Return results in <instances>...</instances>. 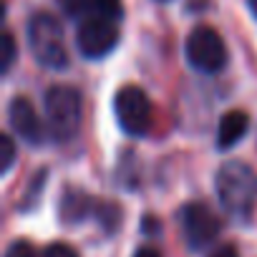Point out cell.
Segmentation results:
<instances>
[{
    "mask_svg": "<svg viewBox=\"0 0 257 257\" xmlns=\"http://www.w3.org/2000/svg\"><path fill=\"white\" fill-rule=\"evenodd\" d=\"M217 197L222 209L237 219L247 222L257 204V172L244 162H224L214 177Z\"/></svg>",
    "mask_w": 257,
    "mask_h": 257,
    "instance_id": "1",
    "label": "cell"
},
{
    "mask_svg": "<svg viewBox=\"0 0 257 257\" xmlns=\"http://www.w3.org/2000/svg\"><path fill=\"white\" fill-rule=\"evenodd\" d=\"M46 108V126L48 134L56 142H71L81 132V118H83V103L81 93L73 86H51L43 98Z\"/></svg>",
    "mask_w": 257,
    "mask_h": 257,
    "instance_id": "2",
    "label": "cell"
},
{
    "mask_svg": "<svg viewBox=\"0 0 257 257\" xmlns=\"http://www.w3.org/2000/svg\"><path fill=\"white\" fill-rule=\"evenodd\" d=\"M28 48L33 58L51 71H61L68 66V51L61 21L46 11L33 13L28 21Z\"/></svg>",
    "mask_w": 257,
    "mask_h": 257,
    "instance_id": "3",
    "label": "cell"
},
{
    "mask_svg": "<svg viewBox=\"0 0 257 257\" xmlns=\"http://www.w3.org/2000/svg\"><path fill=\"white\" fill-rule=\"evenodd\" d=\"M113 113L128 137H144L152 128V101L139 86H121L113 96Z\"/></svg>",
    "mask_w": 257,
    "mask_h": 257,
    "instance_id": "4",
    "label": "cell"
},
{
    "mask_svg": "<svg viewBox=\"0 0 257 257\" xmlns=\"http://www.w3.org/2000/svg\"><path fill=\"white\" fill-rule=\"evenodd\" d=\"M184 56L189 66L199 73H219L227 63V48L222 36L209 26H197L184 43Z\"/></svg>",
    "mask_w": 257,
    "mask_h": 257,
    "instance_id": "5",
    "label": "cell"
},
{
    "mask_svg": "<svg viewBox=\"0 0 257 257\" xmlns=\"http://www.w3.org/2000/svg\"><path fill=\"white\" fill-rule=\"evenodd\" d=\"M118 43V26L116 18L108 16H88L81 21L76 31V46L86 58H103Z\"/></svg>",
    "mask_w": 257,
    "mask_h": 257,
    "instance_id": "6",
    "label": "cell"
},
{
    "mask_svg": "<svg viewBox=\"0 0 257 257\" xmlns=\"http://www.w3.org/2000/svg\"><path fill=\"white\" fill-rule=\"evenodd\" d=\"M179 227L189 249H204L219 234V217L204 202H189L179 209Z\"/></svg>",
    "mask_w": 257,
    "mask_h": 257,
    "instance_id": "7",
    "label": "cell"
},
{
    "mask_svg": "<svg viewBox=\"0 0 257 257\" xmlns=\"http://www.w3.org/2000/svg\"><path fill=\"white\" fill-rule=\"evenodd\" d=\"M8 121L13 126V132L23 142H28L31 147H38V144L46 142V126H43L36 106L31 103V98L16 96L8 106Z\"/></svg>",
    "mask_w": 257,
    "mask_h": 257,
    "instance_id": "8",
    "label": "cell"
},
{
    "mask_svg": "<svg viewBox=\"0 0 257 257\" xmlns=\"http://www.w3.org/2000/svg\"><path fill=\"white\" fill-rule=\"evenodd\" d=\"M98 199H93L88 192L83 189H76V187H68L61 197V204H58V217L61 222L66 224H78L83 219H88L91 214L96 217L98 212Z\"/></svg>",
    "mask_w": 257,
    "mask_h": 257,
    "instance_id": "9",
    "label": "cell"
},
{
    "mask_svg": "<svg viewBox=\"0 0 257 257\" xmlns=\"http://www.w3.org/2000/svg\"><path fill=\"white\" fill-rule=\"evenodd\" d=\"M249 132V116L239 108L227 111L217 126V149H232Z\"/></svg>",
    "mask_w": 257,
    "mask_h": 257,
    "instance_id": "10",
    "label": "cell"
},
{
    "mask_svg": "<svg viewBox=\"0 0 257 257\" xmlns=\"http://www.w3.org/2000/svg\"><path fill=\"white\" fill-rule=\"evenodd\" d=\"M58 3L73 18H88V16L118 18L121 16V3L118 0H58Z\"/></svg>",
    "mask_w": 257,
    "mask_h": 257,
    "instance_id": "11",
    "label": "cell"
},
{
    "mask_svg": "<svg viewBox=\"0 0 257 257\" xmlns=\"http://www.w3.org/2000/svg\"><path fill=\"white\" fill-rule=\"evenodd\" d=\"M16 61V41H13V33H3V38H0V71L8 73L11 66Z\"/></svg>",
    "mask_w": 257,
    "mask_h": 257,
    "instance_id": "12",
    "label": "cell"
},
{
    "mask_svg": "<svg viewBox=\"0 0 257 257\" xmlns=\"http://www.w3.org/2000/svg\"><path fill=\"white\" fill-rule=\"evenodd\" d=\"M13 162H16V142L8 134H3L0 137V172L3 174L11 172Z\"/></svg>",
    "mask_w": 257,
    "mask_h": 257,
    "instance_id": "13",
    "label": "cell"
},
{
    "mask_svg": "<svg viewBox=\"0 0 257 257\" xmlns=\"http://www.w3.org/2000/svg\"><path fill=\"white\" fill-rule=\"evenodd\" d=\"M43 184H46V172H41V174H36V179L31 182V187H28V192L23 194V202H21V209H31L33 204H36V199H38V194L43 192Z\"/></svg>",
    "mask_w": 257,
    "mask_h": 257,
    "instance_id": "14",
    "label": "cell"
},
{
    "mask_svg": "<svg viewBox=\"0 0 257 257\" xmlns=\"http://www.w3.org/2000/svg\"><path fill=\"white\" fill-rule=\"evenodd\" d=\"M6 257H38V252H36V247H33L31 242L16 239V242H11V247L6 249Z\"/></svg>",
    "mask_w": 257,
    "mask_h": 257,
    "instance_id": "15",
    "label": "cell"
},
{
    "mask_svg": "<svg viewBox=\"0 0 257 257\" xmlns=\"http://www.w3.org/2000/svg\"><path fill=\"white\" fill-rule=\"evenodd\" d=\"M41 257H78V254H76V249H73L71 244H66V242H53V244H48V247L41 252Z\"/></svg>",
    "mask_w": 257,
    "mask_h": 257,
    "instance_id": "16",
    "label": "cell"
},
{
    "mask_svg": "<svg viewBox=\"0 0 257 257\" xmlns=\"http://www.w3.org/2000/svg\"><path fill=\"white\" fill-rule=\"evenodd\" d=\"M209 257H237V247H234V244H222V247H217Z\"/></svg>",
    "mask_w": 257,
    "mask_h": 257,
    "instance_id": "17",
    "label": "cell"
},
{
    "mask_svg": "<svg viewBox=\"0 0 257 257\" xmlns=\"http://www.w3.org/2000/svg\"><path fill=\"white\" fill-rule=\"evenodd\" d=\"M134 257H162L154 247H142V249H137L134 252Z\"/></svg>",
    "mask_w": 257,
    "mask_h": 257,
    "instance_id": "18",
    "label": "cell"
},
{
    "mask_svg": "<svg viewBox=\"0 0 257 257\" xmlns=\"http://www.w3.org/2000/svg\"><path fill=\"white\" fill-rule=\"evenodd\" d=\"M247 6H249V13L257 18V0H247Z\"/></svg>",
    "mask_w": 257,
    "mask_h": 257,
    "instance_id": "19",
    "label": "cell"
}]
</instances>
